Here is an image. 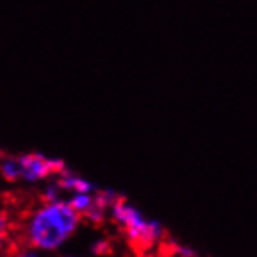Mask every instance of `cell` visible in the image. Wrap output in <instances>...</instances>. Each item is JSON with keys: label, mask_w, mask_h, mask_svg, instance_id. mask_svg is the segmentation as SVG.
<instances>
[{"label": "cell", "mask_w": 257, "mask_h": 257, "mask_svg": "<svg viewBox=\"0 0 257 257\" xmlns=\"http://www.w3.org/2000/svg\"><path fill=\"white\" fill-rule=\"evenodd\" d=\"M108 220L117 227L127 244L140 255H151L164 246L166 229L159 220L148 216L131 201L117 196L110 205Z\"/></svg>", "instance_id": "7a4b0ae2"}, {"label": "cell", "mask_w": 257, "mask_h": 257, "mask_svg": "<svg viewBox=\"0 0 257 257\" xmlns=\"http://www.w3.org/2000/svg\"><path fill=\"white\" fill-rule=\"evenodd\" d=\"M82 222L65 198H39L17 214V240L54 255L75 238Z\"/></svg>", "instance_id": "6da1fadb"}, {"label": "cell", "mask_w": 257, "mask_h": 257, "mask_svg": "<svg viewBox=\"0 0 257 257\" xmlns=\"http://www.w3.org/2000/svg\"><path fill=\"white\" fill-rule=\"evenodd\" d=\"M54 183L58 185L60 192L62 196H71V194H86V192H95L97 185L93 181H90L88 177H84V175L77 174V172H73L69 168H62L56 177H54Z\"/></svg>", "instance_id": "5b68a950"}, {"label": "cell", "mask_w": 257, "mask_h": 257, "mask_svg": "<svg viewBox=\"0 0 257 257\" xmlns=\"http://www.w3.org/2000/svg\"><path fill=\"white\" fill-rule=\"evenodd\" d=\"M153 255L155 257H198L190 248H187V246H183V244H172V246H168L166 251H161V253L155 251Z\"/></svg>", "instance_id": "8992f818"}, {"label": "cell", "mask_w": 257, "mask_h": 257, "mask_svg": "<svg viewBox=\"0 0 257 257\" xmlns=\"http://www.w3.org/2000/svg\"><path fill=\"white\" fill-rule=\"evenodd\" d=\"M65 164L43 153L2 155L0 157V179L8 185H45L56 177Z\"/></svg>", "instance_id": "3957f363"}, {"label": "cell", "mask_w": 257, "mask_h": 257, "mask_svg": "<svg viewBox=\"0 0 257 257\" xmlns=\"http://www.w3.org/2000/svg\"><path fill=\"white\" fill-rule=\"evenodd\" d=\"M17 214L12 201L0 196V257H10L17 244Z\"/></svg>", "instance_id": "277c9868"}, {"label": "cell", "mask_w": 257, "mask_h": 257, "mask_svg": "<svg viewBox=\"0 0 257 257\" xmlns=\"http://www.w3.org/2000/svg\"><path fill=\"white\" fill-rule=\"evenodd\" d=\"M10 257H51V255H47L43 251H39V250H36V248H32V246L23 244V242L17 240V244L13 246Z\"/></svg>", "instance_id": "52a82bcc"}, {"label": "cell", "mask_w": 257, "mask_h": 257, "mask_svg": "<svg viewBox=\"0 0 257 257\" xmlns=\"http://www.w3.org/2000/svg\"><path fill=\"white\" fill-rule=\"evenodd\" d=\"M67 257H69V255H67Z\"/></svg>", "instance_id": "9c48e42d"}, {"label": "cell", "mask_w": 257, "mask_h": 257, "mask_svg": "<svg viewBox=\"0 0 257 257\" xmlns=\"http://www.w3.org/2000/svg\"><path fill=\"white\" fill-rule=\"evenodd\" d=\"M2 155H4V153H2V148H0V157H2Z\"/></svg>", "instance_id": "ba28073f"}]
</instances>
